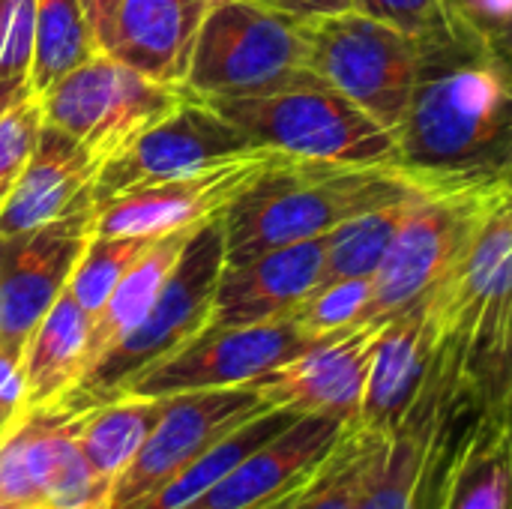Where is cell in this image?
<instances>
[{
  "mask_svg": "<svg viewBox=\"0 0 512 509\" xmlns=\"http://www.w3.org/2000/svg\"><path fill=\"white\" fill-rule=\"evenodd\" d=\"M381 435H369L360 426H348L345 438L321 471L303 486L294 509H354L366 465Z\"/></svg>",
  "mask_w": 512,
  "mask_h": 509,
  "instance_id": "f1b7e54d",
  "label": "cell"
},
{
  "mask_svg": "<svg viewBox=\"0 0 512 509\" xmlns=\"http://www.w3.org/2000/svg\"><path fill=\"white\" fill-rule=\"evenodd\" d=\"M105 159L45 120L39 141L0 207V234H18L96 207L93 189Z\"/></svg>",
  "mask_w": 512,
  "mask_h": 509,
  "instance_id": "ac0fdd59",
  "label": "cell"
},
{
  "mask_svg": "<svg viewBox=\"0 0 512 509\" xmlns=\"http://www.w3.org/2000/svg\"><path fill=\"white\" fill-rule=\"evenodd\" d=\"M354 9L414 36L417 42H441L471 33L450 0H354Z\"/></svg>",
  "mask_w": 512,
  "mask_h": 509,
  "instance_id": "1f68e13d",
  "label": "cell"
},
{
  "mask_svg": "<svg viewBox=\"0 0 512 509\" xmlns=\"http://www.w3.org/2000/svg\"><path fill=\"white\" fill-rule=\"evenodd\" d=\"M504 195L507 180L429 186L372 276L366 321H387L426 300L459 267Z\"/></svg>",
  "mask_w": 512,
  "mask_h": 509,
  "instance_id": "8992f818",
  "label": "cell"
},
{
  "mask_svg": "<svg viewBox=\"0 0 512 509\" xmlns=\"http://www.w3.org/2000/svg\"><path fill=\"white\" fill-rule=\"evenodd\" d=\"M429 183L402 165H336L276 153L222 213L225 264L327 237L342 222Z\"/></svg>",
  "mask_w": 512,
  "mask_h": 509,
  "instance_id": "7a4b0ae2",
  "label": "cell"
},
{
  "mask_svg": "<svg viewBox=\"0 0 512 509\" xmlns=\"http://www.w3.org/2000/svg\"><path fill=\"white\" fill-rule=\"evenodd\" d=\"M273 156L276 150L261 147L249 156L189 177L120 192L96 204L93 234L159 240L177 231H195L204 222L222 216L228 204L270 165Z\"/></svg>",
  "mask_w": 512,
  "mask_h": 509,
  "instance_id": "5bb4252c",
  "label": "cell"
},
{
  "mask_svg": "<svg viewBox=\"0 0 512 509\" xmlns=\"http://www.w3.org/2000/svg\"><path fill=\"white\" fill-rule=\"evenodd\" d=\"M300 492H303V486H300L297 492H291V495L279 498L276 504H270V507H264V509H294V504H297V498H300Z\"/></svg>",
  "mask_w": 512,
  "mask_h": 509,
  "instance_id": "ab89813d",
  "label": "cell"
},
{
  "mask_svg": "<svg viewBox=\"0 0 512 509\" xmlns=\"http://www.w3.org/2000/svg\"><path fill=\"white\" fill-rule=\"evenodd\" d=\"M96 207L48 225L0 234V348L24 360V348L69 288L72 270L93 237Z\"/></svg>",
  "mask_w": 512,
  "mask_h": 509,
  "instance_id": "4fadbf2b",
  "label": "cell"
},
{
  "mask_svg": "<svg viewBox=\"0 0 512 509\" xmlns=\"http://www.w3.org/2000/svg\"><path fill=\"white\" fill-rule=\"evenodd\" d=\"M210 105L255 144L276 153L336 165H399L396 135L318 75L264 96L216 99Z\"/></svg>",
  "mask_w": 512,
  "mask_h": 509,
  "instance_id": "277c9868",
  "label": "cell"
},
{
  "mask_svg": "<svg viewBox=\"0 0 512 509\" xmlns=\"http://www.w3.org/2000/svg\"><path fill=\"white\" fill-rule=\"evenodd\" d=\"M24 360L0 348V426L24 411Z\"/></svg>",
  "mask_w": 512,
  "mask_h": 509,
  "instance_id": "d590c367",
  "label": "cell"
},
{
  "mask_svg": "<svg viewBox=\"0 0 512 509\" xmlns=\"http://www.w3.org/2000/svg\"><path fill=\"white\" fill-rule=\"evenodd\" d=\"M186 96L183 87L162 84L111 51H96L39 93L45 120L87 144L105 162L171 114Z\"/></svg>",
  "mask_w": 512,
  "mask_h": 509,
  "instance_id": "ba28073f",
  "label": "cell"
},
{
  "mask_svg": "<svg viewBox=\"0 0 512 509\" xmlns=\"http://www.w3.org/2000/svg\"><path fill=\"white\" fill-rule=\"evenodd\" d=\"M0 509H24V507H15V504H6V501H0Z\"/></svg>",
  "mask_w": 512,
  "mask_h": 509,
  "instance_id": "ee69618b",
  "label": "cell"
},
{
  "mask_svg": "<svg viewBox=\"0 0 512 509\" xmlns=\"http://www.w3.org/2000/svg\"><path fill=\"white\" fill-rule=\"evenodd\" d=\"M441 366V336L426 300L384 321L357 423L369 435L390 438L423 405Z\"/></svg>",
  "mask_w": 512,
  "mask_h": 509,
  "instance_id": "2e32d148",
  "label": "cell"
},
{
  "mask_svg": "<svg viewBox=\"0 0 512 509\" xmlns=\"http://www.w3.org/2000/svg\"><path fill=\"white\" fill-rule=\"evenodd\" d=\"M255 3L294 15V18H324V15H339V12L354 9V0H255Z\"/></svg>",
  "mask_w": 512,
  "mask_h": 509,
  "instance_id": "8d00e7d4",
  "label": "cell"
},
{
  "mask_svg": "<svg viewBox=\"0 0 512 509\" xmlns=\"http://www.w3.org/2000/svg\"><path fill=\"white\" fill-rule=\"evenodd\" d=\"M99 51L81 0H36V33L30 87L45 93L54 81L87 63Z\"/></svg>",
  "mask_w": 512,
  "mask_h": 509,
  "instance_id": "83f0119b",
  "label": "cell"
},
{
  "mask_svg": "<svg viewBox=\"0 0 512 509\" xmlns=\"http://www.w3.org/2000/svg\"><path fill=\"white\" fill-rule=\"evenodd\" d=\"M84 411L66 405L24 408L0 426V501L24 509H72L111 501L78 447Z\"/></svg>",
  "mask_w": 512,
  "mask_h": 509,
  "instance_id": "9c48e42d",
  "label": "cell"
},
{
  "mask_svg": "<svg viewBox=\"0 0 512 509\" xmlns=\"http://www.w3.org/2000/svg\"><path fill=\"white\" fill-rule=\"evenodd\" d=\"M438 509H512V429L501 414L483 411L459 447Z\"/></svg>",
  "mask_w": 512,
  "mask_h": 509,
  "instance_id": "cb8c5ba5",
  "label": "cell"
},
{
  "mask_svg": "<svg viewBox=\"0 0 512 509\" xmlns=\"http://www.w3.org/2000/svg\"><path fill=\"white\" fill-rule=\"evenodd\" d=\"M324 279V237L279 246L240 264H225L216 300L213 327H246L291 318L294 309Z\"/></svg>",
  "mask_w": 512,
  "mask_h": 509,
  "instance_id": "d6986e66",
  "label": "cell"
},
{
  "mask_svg": "<svg viewBox=\"0 0 512 509\" xmlns=\"http://www.w3.org/2000/svg\"><path fill=\"white\" fill-rule=\"evenodd\" d=\"M462 18L512 69V0H465Z\"/></svg>",
  "mask_w": 512,
  "mask_h": 509,
  "instance_id": "e575fe53",
  "label": "cell"
},
{
  "mask_svg": "<svg viewBox=\"0 0 512 509\" xmlns=\"http://www.w3.org/2000/svg\"><path fill=\"white\" fill-rule=\"evenodd\" d=\"M348 426L333 417L300 414L186 509H264L276 504L321 471Z\"/></svg>",
  "mask_w": 512,
  "mask_h": 509,
  "instance_id": "e0dca14e",
  "label": "cell"
},
{
  "mask_svg": "<svg viewBox=\"0 0 512 509\" xmlns=\"http://www.w3.org/2000/svg\"><path fill=\"white\" fill-rule=\"evenodd\" d=\"M222 267L225 228L222 216H216L189 237L174 273L162 285L156 303L141 318V324L126 333L111 351H105L57 405L87 411L99 402H108L120 396L141 372L162 363L201 330H207L213 321V300Z\"/></svg>",
  "mask_w": 512,
  "mask_h": 509,
  "instance_id": "3957f363",
  "label": "cell"
},
{
  "mask_svg": "<svg viewBox=\"0 0 512 509\" xmlns=\"http://www.w3.org/2000/svg\"><path fill=\"white\" fill-rule=\"evenodd\" d=\"M423 189H411L393 201H384L372 210H363L360 216L342 222L336 231L324 237V279H354V276H375L384 255L390 252L399 228L411 216L414 204L420 201Z\"/></svg>",
  "mask_w": 512,
  "mask_h": 509,
  "instance_id": "4316f807",
  "label": "cell"
},
{
  "mask_svg": "<svg viewBox=\"0 0 512 509\" xmlns=\"http://www.w3.org/2000/svg\"><path fill=\"white\" fill-rule=\"evenodd\" d=\"M297 417L300 414L288 408H267L249 417L246 423L222 435L216 444H210L201 456H195L174 480H168L162 489H156L153 495H147L144 501L132 504L129 509H186L204 492H210L228 471H234L249 453H255L282 429H288Z\"/></svg>",
  "mask_w": 512,
  "mask_h": 509,
  "instance_id": "484cf974",
  "label": "cell"
},
{
  "mask_svg": "<svg viewBox=\"0 0 512 509\" xmlns=\"http://www.w3.org/2000/svg\"><path fill=\"white\" fill-rule=\"evenodd\" d=\"M198 231V228H195ZM195 231H177L159 240H150V246L135 258V264L123 273V279L117 282V288L111 291V297L105 300V306L93 315L90 321V339H87V369L105 354L111 351L126 333H132L141 318L150 312V306L156 303L162 285L168 282V276L174 273L189 237ZM84 369V372H87ZM81 381V378H78Z\"/></svg>",
  "mask_w": 512,
  "mask_h": 509,
  "instance_id": "603a6c76",
  "label": "cell"
},
{
  "mask_svg": "<svg viewBox=\"0 0 512 509\" xmlns=\"http://www.w3.org/2000/svg\"><path fill=\"white\" fill-rule=\"evenodd\" d=\"M90 315L63 291L24 348V408L57 405L87 369Z\"/></svg>",
  "mask_w": 512,
  "mask_h": 509,
  "instance_id": "7402d4cb",
  "label": "cell"
},
{
  "mask_svg": "<svg viewBox=\"0 0 512 509\" xmlns=\"http://www.w3.org/2000/svg\"><path fill=\"white\" fill-rule=\"evenodd\" d=\"M306 42L309 72L396 135L417 87L423 45L357 9L306 18Z\"/></svg>",
  "mask_w": 512,
  "mask_h": 509,
  "instance_id": "52a82bcc",
  "label": "cell"
},
{
  "mask_svg": "<svg viewBox=\"0 0 512 509\" xmlns=\"http://www.w3.org/2000/svg\"><path fill=\"white\" fill-rule=\"evenodd\" d=\"M381 327L384 321H372L315 339L303 354L267 372L252 387L273 408L357 423Z\"/></svg>",
  "mask_w": 512,
  "mask_h": 509,
  "instance_id": "9a60e30c",
  "label": "cell"
},
{
  "mask_svg": "<svg viewBox=\"0 0 512 509\" xmlns=\"http://www.w3.org/2000/svg\"><path fill=\"white\" fill-rule=\"evenodd\" d=\"M306 75H312L306 18L255 0H216L198 30L183 90L204 102L246 99Z\"/></svg>",
  "mask_w": 512,
  "mask_h": 509,
  "instance_id": "5b68a950",
  "label": "cell"
},
{
  "mask_svg": "<svg viewBox=\"0 0 512 509\" xmlns=\"http://www.w3.org/2000/svg\"><path fill=\"white\" fill-rule=\"evenodd\" d=\"M165 399L153 396H114L99 402L81 414L78 423V447L90 468V474L102 486H114V480L126 471V465L141 450L144 438L156 426Z\"/></svg>",
  "mask_w": 512,
  "mask_h": 509,
  "instance_id": "d4e9b609",
  "label": "cell"
},
{
  "mask_svg": "<svg viewBox=\"0 0 512 509\" xmlns=\"http://www.w3.org/2000/svg\"><path fill=\"white\" fill-rule=\"evenodd\" d=\"M33 33L36 0H0V78L30 72Z\"/></svg>",
  "mask_w": 512,
  "mask_h": 509,
  "instance_id": "836d02e7",
  "label": "cell"
},
{
  "mask_svg": "<svg viewBox=\"0 0 512 509\" xmlns=\"http://www.w3.org/2000/svg\"><path fill=\"white\" fill-rule=\"evenodd\" d=\"M459 399V390L438 369L432 390L408 426L390 438H378L354 509H420L423 483L438 459V444L450 420V408Z\"/></svg>",
  "mask_w": 512,
  "mask_h": 509,
  "instance_id": "ffe728a7",
  "label": "cell"
},
{
  "mask_svg": "<svg viewBox=\"0 0 512 509\" xmlns=\"http://www.w3.org/2000/svg\"><path fill=\"white\" fill-rule=\"evenodd\" d=\"M42 126H45V111H42V99L36 93L0 117V207L9 198L12 186L18 183L33 147L39 141Z\"/></svg>",
  "mask_w": 512,
  "mask_h": 509,
  "instance_id": "d6a6232c",
  "label": "cell"
},
{
  "mask_svg": "<svg viewBox=\"0 0 512 509\" xmlns=\"http://www.w3.org/2000/svg\"><path fill=\"white\" fill-rule=\"evenodd\" d=\"M369 303H372V276H354V279H333L321 282L297 309L294 321L312 336L324 339L360 324H369Z\"/></svg>",
  "mask_w": 512,
  "mask_h": 509,
  "instance_id": "4dcf8cb0",
  "label": "cell"
},
{
  "mask_svg": "<svg viewBox=\"0 0 512 509\" xmlns=\"http://www.w3.org/2000/svg\"><path fill=\"white\" fill-rule=\"evenodd\" d=\"M462 3H465V0H450V6H453V9H456L459 15H462Z\"/></svg>",
  "mask_w": 512,
  "mask_h": 509,
  "instance_id": "7bdbcfd3",
  "label": "cell"
},
{
  "mask_svg": "<svg viewBox=\"0 0 512 509\" xmlns=\"http://www.w3.org/2000/svg\"><path fill=\"white\" fill-rule=\"evenodd\" d=\"M267 408L273 405H267L252 384L165 396L156 426L111 486V509H129L144 501L174 480L210 444Z\"/></svg>",
  "mask_w": 512,
  "mask_h": 509,
  "instance_id": "7c38bea8",
  "label": "cell"
},
{
  "mask_svg": "<svg viewBox=\"0 0 512 509\" xmlns=\"http://www.w3.org/2000/svg\"><path fill=\"white\" fill-rule=\"evenodd\" d=\"M27 96H33L30 75H12V78H0V117H3L6 111H12L18 102H24Z\"/></svg>",
  "mask_w": 512,
  "mask_h": 509,
  "instance_id": "f35d334b",
  "label": "cell"
},
{
  "mask_svg": "<svg viewBox=\"0 0 512 509\" xmlns=\"http://www.w3.org/2000/svg\"><path fill=\"white\" fill-rule=\"evenodd\" d=\"M504 207L510 210V216H512V174L507 177V198H504Z\"/></svg>",
  "mask_w": 512,
  "mask_h": 509,
  "instance_id": "b9f144b4",
  "label": "cell"
},
{
  "mask_svg": "<svg viewBox=\"0 0 512 509\" xmlns=\"http://www.w3.org/2000/svg\"><path fill=\"white\" fill-rule=\"evenodd\" d=\"M261 150L237 123L219 114L210 102L186 96L171 114L144 129L129 147L111 156L96 180V204L138 189L177 177H189L231 159Z\"/></svg>",
  "mask_w": 512,
  "mask_h": 509,
  "instance_id": "30bf717a",
  "label": "cell"
},
{
  "mask_svg": "<svg viewBox=\"0 0 512 509\" xmlns=\"http://www.w3.org/2000/svg\"><path fill=\"white\" fill-rule=\"evenodd\" d=\"M84 12H87V21H90V30L96 36V45L99 51H108L111 45V33H114V18H117V9H120V0H81Z\"/></svg>",
  "mask_w": 512,
  "mask_h": 509,
  "instance_id": "74e56055",
  "label": "cell"
},
{
  "mask_svg": "<svg viewBox=\"0 0 512 509\" xmlns=\"http://www.w3.org/2000/svg\"><path fill=\"white\" fill-rule=\"evenodd\" d=\"M420 75L396 129L399 165L429 186L512 174V69L471 30L420 42Z\"/></svg>",
  "mask_w": 512,
  "mask_h": 509,
  "instance_id": "6da1fadb",
  "label": "cell"
},
{
  "mask_svg": "<svg viewBox=\"0 0 512 509\" xmlns=\"http://www.w3.org/2000/svg\"><path fill=\"white\" fill-rule=\"evenodd\" d=\"M150 246L147 237H105V234H93L72 270L69 279V294L78 300V306L93 318L105 300L111 297V291L117 288V282L123 279V273L135 264V258Z\"/></svg>",
  "mask_w": 512,
  "mask_h": 509,
  "instance_id": "f546056e",
  "label": "cell"
},
{
  "mask_svg": "<svg viewBox=\"0 0 512 509\" xmlns=\"http://www.w3.org/2000/svg\"><path fill=\"white\" fill-rule=\"evenodd\" d=\"M216 0H120L108 51L144 75L183 87L198 30Z\"/></svg>",
  "mask_w": 512,
  "mask_h": 509,
  "instance_id": "44dd1931",
  "label": "cell"
},
{
  "mask_svg": "<svg viewBox=\"0 0 512 509\" xmlns=\"http://www.w3.org/2000/svg\"><path fill=\"white\" fill-rule=\"evenodd\" d=\"M72 509H111V501H93V504H84V507H72Z\"/></svg>",
  "mask_w": 512,
  "mask_h": 509,
  "instance_id": "60d3db41",
  "label": "cell"
},
{
  "mask_svg": "<svg viewBox=\"0 0 512 509\" xmlns=\"http://www.w3.org/2000/svg\"><path fill=\"white\" fill-rule=\"evenodd\" d=\"M312 342L315 339L294 318L246 327L210 324L180 351L141 372L123 393L165 399L192 390L246 387L303 354Z\"/></svg>",
  "mask_w": 512,
  "mask_h": 509,
  "instance_id": "8fae6325",
  "label": "cell"
}]
</instances>
